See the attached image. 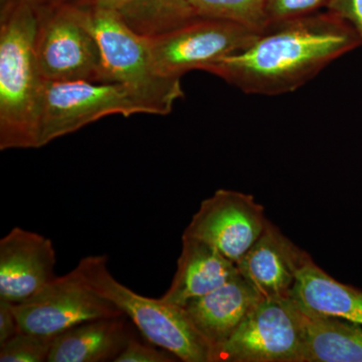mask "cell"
<instances>
[{"instance_id": "cell-1", "label": "cell", "mask_w": 362, "mask_h": 362, "mask_svg": "<svg viewBox=\"0 0 362 362\" xmlns=\"http://www.w3.org/2000/svg\"><path fill=\"white\" fill-rule=\"evenodd\" d=\"M362 45L356 30L327 11L268 26L249 47L206 68L252 95L294 92Z\"/></svg>"}, {"instance_id": "cell-2", "label": "cell", "mask_w": 362, "mask_h": 362, "mask_svg": "<svg viewBox=\"0 0 362 362\" xmlns=\"http://www.w3.org/2000/svg\"><path fill=\"white\" fill-rule=\"evenodd\" d=\"M39 16L25 4H0V150L39 148L45 81L35 61Z\"/></svg>"}, {"instance_id": "cell-3", "label": "cell", "mask_w": 362, "mask_h": 362, "mask_svg": "<svg viewBox=\"0 0 362 362\" xmlns=\"http://www.w3.org/2000/svg\"><path fill=\"white\" fill-rule=\"evenodd\" d=\"M90 289L130 319L146 341L168 350L178 361L211 362V349L182 307L138 294L121 284L108 269L107 256H89L76 267Z\"/></svg>"}, {"instance_id": "cell-4", "label": "cell", "mask_w": 362, "mask_h": 362, "mask_svg": "<svg viewBox=\"0 0 362 362\" xmlns=\"http://www.w3.org/2000/svg\"><path fill=\"white\" fill-rule=\"evenodd\" d=\"M86 1L111 82L127 87L151 115H168L183 97L181 78L163 77L157 71L146 35L131 28L116 8L99 0Z\"/></svg>"}, {"instance_id": "cell-5", "label": "cell", "mask_w": 362, "mask_h": 362, "mask_svg": "<svg viewBox=\"0 0 362 362\" xmlns=\"http://www.w3.org/2000/svg\"><path fill=\"white\" fill-rule=\"evenodd\" d=\"M37 13L35 61L42 80L111 82L86 0Z\"/></svg>"}, {"instance_id": "cell-6", "label": "cell", "mask_w": 362, "mask_h": 362, "mask_svg": "<svg viewBox=\"0 0 362 362\" xmlns=\"http://www.w3.org/2000/svg\"><path fill=\"white\" fill-rule=\"evenodd\" d=\"M151 115L148 107L116 82H47L42 87L39 148L106 116Z\"/></svg>"}, {"instance_id": "cell-7", "label": "cell", "mask_w": 362, "mask_h": 362, "mask_svg": "<svg viewBox=\"0 0 362 362\" xmlns=\"http://www.w3.org/2000/svg\"><path fill=\"white\" fill-rule=\"evenodd\" d=\"M259 33L235 21L199 18L146 37L157 71L163 77L181 78L187 71H206L243 51Z\"/></svg>"}, {"instance_id": "cell-8", "label": "cell", "mask_w": 362, "mask_h": 362, "mask_svg": "<svg viewBox=\"0 0 362 362\" xmlns=\"http://www.w3.org/2000/svg\"><path fill=\"white\" fill-rule=\"evenodd\" d=\"M211 362H306L301 313L291 297L262 299Z\"/></svg>"}, {"instance_id": "cell-9", "label": "cell", "mask_w": 362, "mask_h": 362, "mask_svg": "<svg viewBox=\"0 0 362 362\" xmlns=\"http://www.w3.org/2000/svg\"><path fill=\"white\" fill-rule=\"evenodd\" d=\"M13 310L21 331L54 338L86 321L124 315L90 289L76 269L54 278L30 299L13 304Z\"/></svg>"}, {"instance_id": "cell-10", "label": "cell", "mask_w": 362, "mask_h": 362, "mask_svg": "<svg viewBox=\"0 0 362 362\" xmlns=\"http://www.w3.org/2000/svg\"><path fill=\"white\" fill-rule=\"evenodd\" d=\"M268 221L265 209L252 194L218 189L202 201L183 235L211 245L238 265Z\"/></svg>"}, {"instance_id": "cell-11", "label": "cell", "mask_w": 362, "mask_h": 362, "mask_svg": "<svg viewBox=\"0 0 362 362\" xmlns=\"http://www.w3.org/2000/svg\"><path fill=\"white\" fill-rule=\"evenodd\" d=\"M56 250L49 238L16 226L0 240V299L21 303L57 277Z\"/></svg>"}, {"instance_id": "cell-12", "label": "cell", "mask_w": 362, "mask_h": 362, "mask_svg": "<svg viewBox=\"0 0 362 362\" xmlns=\"http://www.w3.org/2000/svg\"><path fill=\"white\" fill-rule=\"evenodd\" d=\"M266 0H137L129 20L135 30L153 35L199 18L235 21L259 32L265 28Z\"/></svg>"}, {"instance_id": "cell-13", "label": "cell", "mask_w": 362, "mask_h": 362, "mask_svg": "<svg viewBox=\"0 0 362 362\" xmlns=\"http://www.w3.org/2000/svg\"><path fill=\"white\" fill-rule=\"evenodd\" d=\"M309 257L268 221L238 269L263 299H287L291 297L298 272Z\"/></svg>"}, {"instance_id": "cell-14", "label": "cell", "mask_w": 362, "mask_h": 362, "mask_svg": "<svg viewBox=\"0 0 362 362\" xmlns=\"http://www.w3.org/2000/svg\"><path fill=\"white\" fill-rule=\"evenodd\" d=\"M263 298L240 274L225 285L185 307L197 332L211 346V354L228 339L245 317Z\"/></svg>"}, {"instance_id": "cell-15", "label": "cell", "mask_w": 362, "mask_h": 362, "mask_svg": "<svg viewBox=\"0 0 362 362\" xmlns=\"http://www.w3.org/2000/svg\"><path fill=\"white\" fill-rule=\"evenodd\" d=\"M181 243L177 269L168 291L161 297L164 301L185 307L239 275L237 264L211 245L183 235Z\"/></svg>"}, {"instance_id": "cell-16", "label": "cell", "mask_w": 362, "mask_h": 362, "mask_svg": "<svg viewBox=\"0 0 362 362\" xmlns=\"http://www.w3.org/2000/svg\"><path fill=\"white\" fill-rule=\"evenodd\" d=\"M135 326L125 315L78 324L54 337L49 362L115 361L134 337Z\"/></svg>"}, {"instance_id": "cell-17", "label": "cell", "mask_w": 362, "mask_h": 362, "mask_svg": "<svg viewBox=\"0 0 362 362\" xmlns=\"http://www.w3.org/2000/svg\"><path fill=\"white\" fill-rule=\"evenodd\" d=\"M291 298L307 311L362 325V291L331 277L312 257L297 274Z\"/></svg>"}, {"instance_id": "cell-18", "label": "cell", "mask_w": 362, "mask_h": 362, "mask_svg": "<svg viewBox=\"0 0 362 362\" xmlns=\"http://www.w3.org/2000/svg\"><path fill=\"white\" fill-rule=\"evenodd\" d=\"M299 309L306 362H362V325Z\"/></svg>"}, {"instance_id": "cell-19", "label": "cell", "mask_w": 362, "mask_h": 362, "mask_svg": "<svg viewBox=\"0 0 362 362\" xmlns=\"http://www.w3.org/2000/svg\"><path fill=\"white\" fill-rule=\"evenodd\" d=\"M54 337L20 333L0 346L1 362H45L49 359Z\"/></svg>"}, {"instance_id": "cell-20", "label": "cell", "mask_w": 362, "mask_h": 362, "mask_svg": "<svg viewBox=\"0 0 362 362\" xmlns=\"http://www.w3.org/2000/svg\"><path fill=\"white\" fill-rule=\"evenodd\" d=\"M332 1L333 0H266L264 9L265 28L319 13V9L328 8Z\"/></svg>"}, {"instance_id": "cell-21", "label": "cell", "mask_w": 362, "mask_h": 362, "mask_svg": "<svg viewBox=\"0 0 362 362\" xmlns=\"http://www.w3.org/2000/svg\"><path fill=\"white\" fill-rule=\"evenodd\" d=\"M178 358L168 350L162 349L148 341L142 342L136 337L130 338L115 362H173Z\"/></svg>"}, {"instance_id": "cell-22", "label": "cell", "mask_w": 362, "mask_h": 362, "mask_svg": "<svg viewBox=\"0 0 362 362\" xmlns=\"http://www.w3.org/2000/svg\"><path fill=\"white\" fill-rule=\"evenodd\" d=\"M327 11L346 21L362 40V0H333Z\"/></svg>"}, {"instance_id": "cell-23", "label": "cell", "mask_w": 362, "mask_h": 362, "mask_svg": "<svg viewBox=\"0 0 362 362\" xmlns=\"http://www.w3.org/2000/svg\"><path fill=\"white\" fill-rule=\"evenodd\" d=\"M21 332L13 304L0 299V346Z\"/></svg>"}, {"instance_id": "cell-24", "label": "cell", "mask_w": 362, "mask_h": 362, "mask_svg": "<svg viewBox=\"0 0 362 362\" xmlns=\"http://www.w3.org/2000/svg\"><path fill=\"white\" fill-rule=\"evenodd\" d=\"M78 1H84V0H0V4H25L39 11V9L49 8V7Z\"/></svg>"}, {"instance_id": "cell-25", "label": "cell", "mask_w": 362, "mask_h": 362, "mask_svg": "<svg viewBox=\"0 0 362 362\" xmlns=\"http://www.w3.org/2000/svg\"><path fill=\"white\" fill-rule=\"evenodd\" d=\"M101 1H104V2H119V1H126V0H101Z\"/></svg>"}]
</instances>
